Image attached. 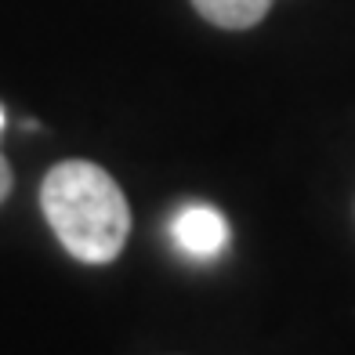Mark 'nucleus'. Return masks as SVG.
<instances>
[{"label":"nucleus","instance_id":"obj_1","mask_svg":"<svg viewBox=\"0 0 355 355\" xmlns=\"http://www.w3.org/2000/svg\"><path fill=\"white\" fill-rule=\"evenodd\" d=\"M44 218L76 261L109 265L131 236V207L105 167L91 159H62L40 185Z\"/></svg>","mask_w":355,"mask_h":355},{"label":"nucleus","instance_id":"obj_2","mask_svg":"<svg viewBox=\"0 0 355 355\" xmlns=\"http://www.w3.org/2000/svg\"><path fill=\"white\" fill-rule=\"evenodd\" d=\"M171 236L189 257L211 261V257L225 254V247H229V221H225L221 211H214L207 203H189L174 214Z\"/></svg>","mask_w":355,"mask_h":355},{"label":"nucleus","instance_id":"obj_3","mask_svg":"<svg viewBox=\"0 0 355 355\" xmlns=\"http://www.w3.org/2000/svg\"><path fill=\"white\" fill-rule=\"evenodd\" d=\"M192 8L218 29H250L268 15L272 0H192Z\"/></svg>","mask_w":355,"mask_h":355},{"label":"nucleus","instance_id":"obj_4","mask_svg":"<svg viewBox=\"0 0 355 355\" xmlns=\"http://www.w3.org/2000/svg\"><path fill=\"white\" fill-rule=\"evenodd\" d=\"M11 189H15V174H11V164H8V156L0 153V203H4L11 196Z\"/></svg>","mask_w":355,"mask_h":355},{"label":"nucleus","instance_id":"obj_5","mask_svg":"<svg viewBox=\"0 0 355 355\" xmlns=\"http://www.w3.org/2000/svg\"><path fill=\"white\" fill-rule=\"evenodd\" d=\"M0 127H4V109H0Z\"/></svg>","mask_w":355,"mask_h":355}]
</instances>
